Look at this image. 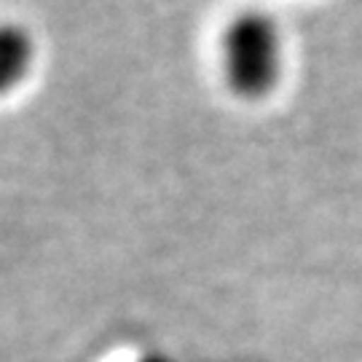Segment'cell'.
Segmentation results:
<instances>
[{
  "instance_id": "cell-1",
  "label": "cell",
  "mask_w": 362,
  "mask_h": 362,
  "mask_svg": "<svg viewBox=\"0 0 362 362\" xmlns=\"http://www.w3.org/2000/svg\"><path fill=\"white\" fill-rule=\"evenodd\" d=\"M220 70L233 97H269L282 76V33L269 13L242 11L220 35Z\"/></svg>"
},
{
  "instance_id": "cell-2",
  "label": "cell",
  "mask_w": 362,
  "mask_h": 362,
  "mask_svg": "<svg viewBox=\"0 0 362 362\" xmlns=\"http://www.w3.org/2000/svg\"><path fill=\"white\" fill-rule=\"evenodd\" d=\"M30 59H33L30 33L25 27L8 22L0 33V86L8 91L16 81H22Z\"/></svg>"
}]
</instances>
